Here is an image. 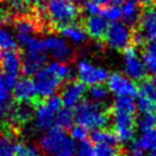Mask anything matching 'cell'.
<instances>
[{"label": "cell", "mask_w": 156, "mask_h": 156, "mask_svg": "<svg viewBox=\"0 0 156 156\" xmlns=\"http://www.w3.org/2000/svg\"><path fill=\"white\" fill-rule=\"evenodd\" d=\"M16 47H17V41L12 32L4 28H0V49L9 51V49H16Z\"/></svg>", "instance_id": "cell-30"}, {"label": "cell", "mask_w": 156, "mask_h": 156, "mask_svg": "<svg viewBox=\"0 0 156 156\" xmlns=\"http://www.w3.org/2000/svg\"><path fill=\"white\" fill-rule=\"evenodd\" d=\"M106 43L112 49L115 51H122L129 47L131 43L132 34L130 27L124 22H112L108 25V29L105 34Z\"/></svg>", "instance_id": "cell-6"}, {"label": "cell", "mask_w": 156, "mask_h": 156, "mask_svg": "<svg viewBox=\"0 0 156 156\" xmlns=\"http://www.w3.org/2000/svg\"><path fill=\"white\" fill-rule=\"evenodd\" d=\"M27 5H41L46 0H23Z\"/></svg>", "instance_id": "cell-42"}, {"label": "cell", "mask_w": 156, "mask_h": 156, "mask_svg": "<svg viewBox=\"0 0 156 156\" xmlns=\"http://www.w3.org/2000/svg\"><path fill=\"white\" fill-rule=\"evenodd\" d=\"M84 10L88 15H98L100 14L101 6H99L98 4L93 2L91 0H85V2H84Z\"/></svg>", "instance_id": "cell-40"}, {"label": "cell", "mask_w": 156, "mask_h": 156, "mask_svg": "<svg viewBox=\"0 0 156 156\" xmlns=\"http://www.w3.org/2000/svg\"><path fill=\"white\" fill-rule=\"evenodd\" d=\"M149 151H151V156H156V145Z\"/></svg>", "instance_id": "cell-47"}, {"label": "cell", "mask_w": 156, "mask_h": 156, "mask_svg": "<svg viewBox=\"0 0 156 156\" xmlns=\"http://www.w3.org/2000/svg\"><path fill=\"white\" fill-rule=\"evenodd\" d=\"M122 17L126 24H134L140 17V6L136 0H125L122 4Z\"/></svg>", "instance_id": "cell-20"}, {"label": "cell", "mask_w": 156, "mask_h": 156, "mask_svg": "<svg viewBox=\"0 0 156 156\" xmlns=\"http://www.w3.org/2000/svg\"><path fill=\"white\" fill-rule=\"evenodd\" d=\"M91 1L98 4L99 6H107V5H110V4H112V0H91Z\"/></svg>", "instance_id": "cell-44"}, {"label": "cell", "mask_w": 156, "mask_h": 156, "mask_svg": "<svg viewBox=\"0 0 156 156\" xmlns=\"http://www.w3.org/2000/svg\"><path fill=\"white\" fill-rule=\"evenodd\" d=\"M40 149L49 156H75L76 142L63 129L53 126L40 138Z\"/></svg>", "instance_id": "cell-3"}, {"label": "cell", "mask_w": 156, "mask_h": 156, "mask_svg": "<svg viewBox=\"0 0 156 156\" xmlns=\"http://www.w3.org/2000/svg\"><path fill=\"white\" fill-rule=\"evenodd\" d=\"M68 1H71V2H73V4H77V2H79L80 0H68Z\"/></svg>", "instance_id": "cell-49"}, {"label": "cell", "mask_w": 156, "mask_h": 156, "mask_svg": "<svg viewBox=\"0 0 156 156\" xmlns=\"http://www.w3.org/2000/svg\"><path fill=\"white\" fill-rule=\"evenodd\" d=\"M71 129H70V136L73 141H83V140H86L88 136V130L86 127H84L83 125H79V124H76V125H71Z\"/></svg>", "instance_id": "cell-36"}, {"label": "cell", "mask_w": 156, "mask_h": 156, "mask_svg": "<svg viewBox=\"0 0 156 156\" xmlns=\"http://www.w3.org/2000/svg\"><path fill=\"white\" fill-rule=\"evenodd\" d=\"M75 156H95V147L91 141L83 140L76 145Z\"/></svg>", "instance_id": "cell-34"}, {"label": "cell", "mask_w": 156, "mask_h": 156, "mask_svg": "<svg viewBox=\"0 0 156 156\" xmlns=\"http://www.w3.org/2000/svg\"><path fill=\"white\" fill-rule=\"evenodd\" d=\"M0 68L2 71L17 77L22 70V55L17 49H9L1 52Z\"/></svg>", "instance_id": "cell-15"}, {"label": "cell", "mask_w": 156, "mask_h": 156, "mask_svg": "<svg viewBox=\"0 0 156 156\" xmlns=\"http://www.w3.org/2000/svg\"><path fill=\"white\" fill-rule=\"evenodd\" d=\"M8 21H9V15L5 13L4 10H0V27Z\"/></svg>", "instance_id": "cell-41"}, {"label": "cell", "mask_w": 156, "mask_h": 156, "mask_svg": "<svg viewBox=\"0 0 156 156\" xmlns=\"http://www.w3.org/2000/svg\"><path fill=\"white\" fill-rule=\"evenodd\" d=\"M45 12L49 21L58 28L73 23L79 16L77 5L68 0H49Z\"/></svg>", "instance_id": "cell-4"}, {"label": "cell", "mask_w": 156, "mask_h": 156, "mask_svg": "<svg viewBox=\"0 0 156 156\" xmlns=\"http://www.w3.org/2000/svg\"><path fill=\"white\" fill-rule=\"evenodd\" d=\"M13 27H14L16 34H29L32 36L41 29V24L39 23L36 16H30L28 14L19 15L13 19Z\"/></svg>", "instance_id": "cell-16"}, {"label": "cell", "mask_w": 156, "mask_h": 156, "mask_svg": "<svg viewBox=\"0 0 156 156\" xmlns=\"http://www.w3.org/2000/svg\"><path fill=\"white\" fill-rule=\"evenodd\" d=\"M12 98L0 97V119H6L12 108Z\"/></svg>", "instance_id": "cell-39"}, {"label": "cell", "mask_w": 156, "mask_h": 156, "mask_svg": "<svg viewBox=\"0 0 156 156\" xmlns=\"http://www.w3.org/2000/svg\"><path fill=\"white\" fill-rule=\"evenodd\" d=\"M34 126L38 131L46 132L55 125V115L56 112L49 107L47 103L43 101L36 103L34 106Z\"/></svg>", "instance_id": "cell-11"}, {"label": "cell", "mask_w": 156, "mask_h": 156, "mask_svg": "<svg viewBox=\"0 0 156 156\" xmlns=\"http://www.w3.org/2000/svg\"><path fill=\"white\" fill-rule=\"evenodd\" d=\"M14 130L7 129V134L0 136V156H16V138Z\"/></svg>", "instance_id": "cell-22"}, {"label": "cell", "mask_w": 156, "mask_h": 156, "mask_svg": "<svg viewBox=\"0 0 156 156\" xmlns=\"http://www.w3.org/2000/svg\"><path fill=\"white\" fill-rule=\"evenodd\" d=\"M108 91L116 97H131L134 98L139 93L138 85L131 78L119 73H112L107 78Z\"/></svg>", "instance_id": "cell-8"}, {"label": "cell", "mask_w": 156, "mask_h": 156, "mask_svg": "<svg viewBox=\"0 0 156 156\" xmlns=\"http://www.w3.org/2000/svg\"><path fill=\"white\" fill-rule=\"evenodd\" d=\"M85 93H86L85 84L77 80L69 82L62 91V97H61L62 103L66 106V108H73L82 101Z\"/></svg>", "instance_id": "cell-12"}, {"label": "cell", "mask_w": 156, "mask_h": 156, "mask_svg": "<svg viewBox=\"0 0 156 156\" xmlns=\"http://www.w3.org/2000/svg\"><path fill=\"white\" fill-rule=\"evenodd\" d=\"M87 94L90 97V100L95 102H103L108 99L109 91L102 84H95V85H91V87L87 91Z\"/></svg>", "instance_id": "cell-27"}, {"label": "cell", "mask_w": 156, "mask_h": 156, "mask_svg": "<svg viewBox=\"0 0 156 156\" xmlns=\"http://www.w3.org/2000/svg\"><path fill=\"white\" fill-rule=\"evenodd\" d=\"M142 62L145 68L151 73H156V41H151L142 54Z\"/></svg>", "instance_id": "cell-24"}, {"label": "cell", "mask_w": 156, "mask_h": 156, "mask_svg": "<svg viewBox=\"0 0 156 156\" xmlns=\"http://www.w3.org/2000/svg\"><path fill=\"white\" fill-rule=\"evenodd\" d=\"M73 108V121L87 130L103 129L109 124L110 116L101 102L85 100L80 101Z\"/></svg>", "instance_id": "cell-2"}, {"label": "cell", "mask_w": 156, "mask_h": 156, "mask_svg": "<svg viewBox=\"0 0 156 156\" xmlns=\"http://www.w3.org/2000/svg\"><path fill=\"white\" fill-rule=\"evenodd\" d=\"M44 40L46 52L58 62H69L73 58V48L68 40L60 36H48Z\"/></svg>", "instance_id": "cell-9"}, {"label": "cell", "mask_w": 156, "mask_h": 156, "mask_svg": "<svg viewBox=\"0 0 156 156\" xmlns=\"http://www.w3.org/2000/svg\"><path fill=\"white\" fill-rule=\"evenodd\" d=\"M47 62L46 52H30L25 51L22 56V71L25 76L34 75L41 69Z\"/></svg>", "instance_id": "cell-13"}, {"label": "cell", "mask_w": 156, "mask_h": 156, "mask_svg": "<svg viewBox=\"0 0 156 156\" xmlns=\"http://www.w3.org/2000/svg\"><path fill=\"white\" fill-rule=\"evenodd\" d=\"M123 70L125 76L132 80H140L146 76L147 70L142 58L133 47H126L123 54Z\"/></svg>", "instance_id": "cell-10"}, {"label": "cell", "mask_w": 156, "mask_h": 156, "mask_svg": "<svg viewBox=\"0 0 156 156\" xmlns=\"http://www.w3.org/2000/svg\"><path fill=\"white\" fill-rule=\"evenodd\" d=\"M54 66H55V73L61 80H70L73 77V69L66 62L54 61Z\"/></svg>", "instance_id": "cell-32"}, {"label": "cell", "mask_w": 156, "mask_h": 156, "mask_svg": "<svg viewBox=\"0 0 156 156\" xmlns=\"http://www.w3.org/2000/svg\"><path fill=\"white\" fill-rule=\"evenodd\" d=\"M16 156H43L40 148L30 142L16 144Z\"/></svg>", "instance_id": "cell-28"}, {"label": "cell", "mask_w": 156, "mask_h": 156, "mask_svg": "<svg viewBox=\"0 0 156 156\" xmlns=\"http://www.w3.org/2000/svg\"><path fill=\"white\" fill-rule=\"evenodd\" d=\"M0 58H1V52H0Z\"/></svg>", "instance_id": "cell-50"}, {"label": "cell", "mask_w": 156, "mask_h": 156, "mask_svg": "<svg viewBox=\"0 0 156 156\" xmlns=\"http://www.w3.org/2000/svg\"><path fill=\"white\" fill-rule=\"evenodd\" d=\"M156 145V126L151 129V130H147L144 131L141 133V136L139 138H136V140L132 144L133 148L136 149H140L142 151H151L153 147Z\"/></svg>", "instance_id": "cell-21"}, {"label": "cell", "mask_w": 156, "mask_h": 156, "mask_svg": "<svg viewBox=\"0 0 156 156\" xmlns=\"http://www.w3.org/2000/svg\"><path fill=\"white\" fill-rule=\"evenodd\" d=\"M60 34L66 40L73 44H83L88 38L86 30L76 23H69L63 27H60Z\"/></svg>", "instance_id": "cell-19"}, {"label": "cell", "mask_w": 156, "mask_h": 156, "mask_svg": "<svg viewBox=\"0 0 156 156\" xmlns=\"http://www.w3.org/2000/svg\"><path fill=\"white\" fill-rule=\"evenodd\" d=\"M12 93L14 99L19 102H34V98L37 97L34 82L28 76L15 82Z\"/></svg>", "instance_id": "cell-14"}, {"label": "cell", "mask_w": 156, "mask_h": 156, "mask_svg": "<svg viewBox=\"0 0 156 156\" xmlns=\"http://www.w3.org/2000/svg\"><path fill=\"white\" fill-rule=\"evenodd\" d=\"M139 5H144V6H149L154 2V0H136Z\"/></svg>", "instance_id": "cell-45"}, {"label": "cell", "mask_w": 156, "mask_h": 156, "mask_svg": "<svg viewBox=\"0 0 156 156\" xmlns=\"http://www.w3.org/2000/svg\"><path fill=\"white\" fill-rule=\"evenodd\" d=\"M100 15L107 22H117L122 19V9L118 5H107V7H105L103 9L100 10Z\"/></svg>", "instance_id": "cell-29"}, {"label": "cell", "mask_w": 156, "mask_h": 156, "mask_svg": "<svg viewBox=\"0 0 156 156\" xmlns=\"http://www.w3.org/2000/svg\"><path fill=\"white\" fill-rule=\"evenodd\" d=\"M129 156H144V151H140V149H136V148H131V151H130V155Z\"/></svg>", "instance_id": "cell-43"}, {"label": "cell", "mask_w": 156, "mask_h": 156, "mask_svg": "<svg viewBox=\"0 0 156 156\" xmlns=\"http://www.w3.org/2000/svg\"><path fill=\"white\" fill-rule=\"evenodd\" d=\"M139 95L141 97H146L148 99L153 100L154 102H156V86L151 82V79H146L144 80L140 86H139Z\"/></svg>", "instance_id": "cell-33"}, {"label": "cell", "mask_w": 156, "mask_h": 156, "mask_svg": "<svg viewBox=\"0 0 156 156\" xmlns=\"http://www.w3.org/2000/svg\"><path fill=\"white\" fill-rule=\"evenodd\" d=\"M136 125L141 132L151 130L156 126V114L155 112H147V114H141L139 119L136 121Z\"/></svg>", "instance_id": "cell-31"}, {"label": "cell", "mask_w": 156, "mask_h": 156, "mask_svg": "<svg viewBox=\"0 0 156 156\" xmlns=\"http://www.w3.org/2000/svg\"><path fill=\"white\" fill-rule=\"evenodd\" d=\"M73 122V112L69 108L60 109L56 112V115H55V124H56V126L61 127L63 130L71 126Z\"/></svg>", "instance_id": "cell-26"}, {"label": "cell", "mask_w": 156, "mask_h": 156, "mask_svg": "<svg viewBox=\"0 0 156 156\" xmlns=\"http://www.w3.org/2000/svg\"><path fill=\"white\" fill-rule=\"evenodd\" d=\"M95 156H117L116 146L98 145L95 147Z\"/></svg>", "instance_id": "cell-38"}, {"label": "cell", "mask_w": 156, "mask_h": 156, "mask_svg": "<svg viewBox=\"0 0 156 156\" xmlns=\"http://www.w3.org/2000/svg\"><path fill=\"white\" fill-rule=\"evenodd\" d=\"M125 0H112V4H114V5H118V6H121L124 2Z\"/></svg>", "instance_id": "cell-46"}, {"label": "cell", "mask_w": 156, "mask_h": 156, "mask_svg": "<svg viewBox=\"0 0 156 156\" xmlns=\"http://www.w3.org/2000/svg\"><path fill=\"white\" fill-rule=\"evenodd\" d=\"M34 75L32 82L36 90V95L39 98H48L55 94L62 83V80L55 73L54 61L45 64Z\"/></svg>", "instance_id": "cell-5"}, {"label": "cell", "mask_w": 156, "mask_h": 156, "mask_svg": "<svg viewBox=\"0 0 156 156\" xmlns=\"http://www.w3.org/2000/svg\"><path fill=\"white\" fill-rule=\"evenodd\" d=\"M136 110H139L140 114H147V112H154L156 110V102L148 99L146 97H139V100L136 103Z\"/></svg>", "instance_id": "cell-35"}, {"label": "cell", "mask_w": 156, "mask_h": 156, "mask_svg": "<svg viewBox=\"0 0 156 156\" xmlns=\"http://www.w3.org/2000/svg\"><path fill=\"white\" fill-rule=\"evenodd\" d=\"M16 77L0 70V97L13 98V87Z\"/></svg>", "instance_id": "cell-25"}, {"label": "cell", "mask_w": 156, "mask_h": 156, "mask_svg": "<svg viewBox=\"0 0 156 156\" xmlns=\"http://www.w3.org/2000/svg\"><path fill=\"white\" fill-rule=\"evenodd\" d=\"M91 139L93 142L97 145H109V146H116L118 140H117L116 134L107 129H97L93 130L91 133Z\"/></svg>", "instance_id": "cell-23"}, {"label": "cell", "mask_w": 156, "mask_h": 156, "mask_svg": "<svg viewBox=\"0 0 156 156\" xmlns=\"http://www.w3.org/2000/svg\"><path fill=\"white\" fill-rule=\"evenodd\" d=\"M140 28V34L145 40L156 41V7L148 8L142 14Z\"/></svg>", "instance_id": "cell-17"}, {"label": "cell", "mask_w": 156, "mask_h": 156, "mask_svg": "<svg viewBox=\"0 0 156 156\" xmlns=\"http://www.w3.org/2000/svg\"><path fill=\"white\" fill-rule=\"evenodd\" d=\"M86 32L94 39H101L105 37L108 29V22L101 15H88L85 23Z\"/></svg>", "instance_id": "cell-18"}, {"label": "cell", "mask_w": 156, "mask_h": 156, "mask_svg": "<svg viewBox=\"0 0 156 156\" xmlns=\"http://www.w3.org/2000/svg\"><path fill=\"white\" fill-rule=\"evenodd\" d=\"M136 101L131 97H117L112 105L114 129L117 140L129 144L136 134Z\"/></svg>", "instance_id": "cell-1"}, {"label": "cell", "mask_w": 156, "mask_h": 156, "mask_svg": "<svg viewBox=\"0 0 156 156\" xmlns=\"http://www.w3.org/2000/svg\"><path fill=\"white\" fill-rule=\"evenodd\" d=\"M151 83H153V84H154V85H155V86H156V73H154V75H153V77H151Z\"/></svg>", "instance_id": "cell-48"}, {"label": "cell", "mask_w": 156, "mask_h": 156, "mask_svg": "<svg viewBox=\"0 0 156 156\" xmlns=\"http://www.w3.org/2000/svg\"><path fill=\"white\" fill-rule=\"evenodd\" d=\"M79 82L87 85H95L106 82L108 78V70L102 67L93 64L87 58H80L76 66Z\"/></svg>", "instance_id": "cell-7"}, {"label": "cell", "mask_w": 156, "mask_h": 156, "mask_svg": "<svg viewBox=\"0 0 156 156\" xmlns=\"http://www.w3.org/2000/svg\"><path fill=\"white\" fill-rule=\"evenodd\" d=\"M9 6L10 9L14 12L16 16L28 14L29 5H27L23 0H9Z\"/></svg>", "instance_id": "cell-37"}]
</instances>
